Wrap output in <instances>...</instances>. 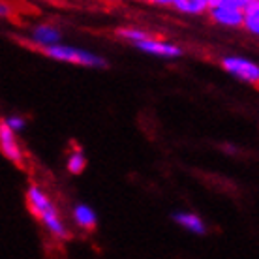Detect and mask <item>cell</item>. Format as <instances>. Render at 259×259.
I'll return each mask as SVG.
<instances>
[{
  "label": "cell",
  "mask_w": 259,
  "mask_h": 259,
  "mask_svg": "<svg viewBox=\"0 0 259 259\" xmlns=\"http://www.w3.org/2000/svg\"><path fill=\"white\" fill-rule=\"evenodd\" d=\"M220 66L231 77L244 81L252 87H259V64L255 60L239 57V55H227L220 59Z\"/></svg>",
  "instance_id": "3"
},
{
  "label": "cell",
  "mask_w": 259,
  "mask_h": 259,
  "mask_svg": "<svg viewBox=\"0 0 259 259\" xmlns=\"http://www.w3.org/2000/svg\"><path fill=\"white\" fill-rule=\"evenodd\" d=\"M60 39H62L60 28L57 25H51V23H38L28 32V44H32L39 51L49 46L60 44Z\"/></svg>",
  "instance_id": "7"
},
{
  "label": "cell",
  "mask_w": 259,
  "mask_h": 259,
  "mask_svg": "<svg viewBox=\"0 0 259 259\" xmlns=\"http://www.w3.org/2000/svg\"><path fill=\"white\" fill-rule=\"evenodd\" d=\"M242 28H244L250 36L259 38V0H252L248 6H244Z\"/></svg>",
  "instance_id": "12"
},
{
  "label": "cell",
  "mask_w": 259,
  "mask_h": 259,
  "mask_svg": "<svg viewBox=\"0 0 259 259\" xmlns=\"http://www.w3.org/2000/svg\"><path fill=\"white\" fill-rule=\"evenodd\" d=\"M147 4H152V6H173L175 0H143Z\"/></svg>",
  "instance_id": "16"
},
{
  "label": "cell",
  "mask_w": 259,
  "mask_h": 259,
  "mask_svg": "<svg viewBox=\"0 0 259 259\" xmlns=\"http://www.w3.org/2000/svg\"><path fill=\"white\" fill-rule=\"evenodd\" d=\"M207 15L214 25L222 26V28H242V21H244V8L218 4V6H210V10H208Z\"/></svg>",
  "instance_id": "6"
},
{
  "label": "cell",
  "mask_w": 259,
  "mask_h": 259,
  "mask_svg": "<svg viewBox=\"0 0 259 259\" xmlns=\"http://www.w3.org/2000/svg\"><path fill=\"white\" fill-rule=\"evenodd\" d=\"M210 6H218V4H227V6H237V8H244L248 6L252 0H208Z\"/></svg>",
  "instance_id": "15"
},
{
  "label": "cell",
  "mask_w": 259,
  "mask_h": 259,
  "mask_svg": "<svg viewBox=\"0 0 259 259\" xmlns=\"http://www.w3.org/2000/svg\"><path fill=\"white\" fill-rule=\"evenodd\" d=\"M136 47L139 51L152 55V57H160V59H179L184 55V49L177 44H171L167 39L158 38V36H150V38L137 41Z\"/></svg>",
  "instance_id": "5"
},
{
  "label": "cell",
  "mask_w": 259,
  "mask_h": 259,
  "mask_svg": "<svg viewBox=\"0 0 259 259\" xmlns=\"http://www.w3.org/2000/svg\"><path fill=\"white\" fill-rule=\"evenodd\" d=\"M0 152L15 167L25 169V152L17 141V132H13L4 120H0Z\"/></svg>",
  "instance_id": "4"
},
{
  "label": "cell",
  "mask_w": 259,
  "mask_h": 259,
  "mask_svg": "<svg viewBox=\"0 0 259 259\" xmlns=\"http://www.w3.org/2000/svg\"><path fill=\"white\" fill-rule=\"evenodd\" d=\"M41 55H46L47 59H53L57 62H66V64H73V66H83V68H100L104 70L109 66V62L100 57L96 53L87 51V49H81V47H73V46H64V44H55V46H49L46 49H41Z\"/></svg>",
  "instance_id": "2"
},
{
  "label": "cell",
  "mask_w": 259,
  "mask_h": 259,
  "mask_svg": "<svg viewBox=\"0 0 259 259\" xmlns=\"http://www.w3.org/2000/svg\"><path fill=\"white\" fill-rule=\"evenodd\" d=\"M84 169H87V156H84L83 149L79 147L77 143L71 145V150L66 156V171L70 175H81Z\"/></svg>",
  "instance_id": "11"
},
{
  "label": "cell",
  "mask_w": 259,
  "mask_h": 259,
  "mask_svg": "<svg viewBox=\"0 0 259 259\" xmlns=\"http://www.w3.org/2000/svg\"><path fill=\"white\" fill-rule=\"evenodd\" d=\"M173 222H175L177 226H181L182 229H186L190 233L194 235H207V224L205 220L197 216L195 212H188V210H179L175 212L173 216Z\"/></svg>",
  "instance_id": "8"
},
{
  "label": "cell",
  "mask_w": 259,
  "mask_h": 259,
  "mask_svg": "<svg viewBox=\"0 0 259 259\" xmlns=\"http://www.w3.org/2000/svg\"><path fill=\"white\" fill-rule=\"evenodd\" d=\"M26 199V208L32 214L34 218L46 227L49 235H53L55 239L64 240L68 239V227H66L64 220L59 212V207L55 205V201L49 197L46 190L38 186V184H28L25 194Z\"/></svg>",
  "instance_id": "1"
},
{
  "label": "cell",
  "mask_w": 259,
  "mask_h": 259,
  "mask_svg": "<svg viewBox=\"0 0 259 259\" xmlns=\"http://www.w3.org/2000/svg\"><path fill=\"white\" fill-rule=\"evenodd\" d=\"M115 36L118 39H122V41H130L132 46H136L137 41H143V39L150 38L154 34H150L149 30L139 28V26H120V28L115 30Z\"/></svg>",
  "instance_id": "13"
},
{
  "label": "cell",
  "mask_w": 259,
  "mask_h": 259,
  "mask_svg": "<svg viewBox=\"0 0 259 259\" xmlns=\"http://www.w3.org/2000/svg\"><path fill=\"white\" fill-rule=\"evenodd\" d=\"M173 10L182 15H190V17H199V15H207L210 10V2L208 0H175L173 2Z\"/></svg>",
  "instance_id": "10"
},
{
  "label": "cell",
  "mask_w": 259,
  "mask_h": 259,
  "mask_svg": "<svg viewBox=\"0 0 259 259\" xmlns=\"http://www.w3.org/2000/svg\"><path fill=\"white\" fill-rule=\"evenodd\" d=\"M71 220L83 231H94L98 226V216L94 212V208H91L84 203H77L71 208Z\"/></svg>",
  "instance_id": "9"
},
{
  "label": "cell",
  "mask_w": 259,
  "mask_h": 259,
  "mask_svg": "<svg viewBox=\"0 0 259 259\" xmlns=\"http://www.w3.org/2000/svg\"><path fill=\"white\" fill-rule=\"evenodd\" d=\"M107 2H118V0H107Z\"/></svg>",
  "instance_id": "17"
},
{
  "label": "cell",
  "mask_w": 259,
  "mask_h": 259,
  "mask_svg": "<svg viewBox=\"0 0 259 259\" xmlns=\"http://www.w3.org/2000/svg\"><path fill=\"white\" fill-rule=\"evenodd\" d=\"M2 120H4L13 132H21V130L26 128V118L21 117V115H10V117H4Z\"/></svg>",
  "instance_id": "14"
}]
</instances>
